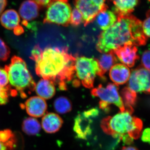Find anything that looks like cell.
<instances>
[{"mask_svg":"<svg viewBox=\"0 0 150 150\" xmlns=\"http://www.w3.org/2000/svg\"><path fill=\"white\" fill-rule=\"evenodd\" d=\"M130 75L131 71L129 68L122 64L113 65L109 73L110 79L116 85L126 83L129 81Z\"/></svg>","mask_w":150,"mask_h":150,"instance_id":"5bb4252c","label":"cell"},{"mask_svg":"<svg viewBox=\"0 0 150 150\" xmlns=\"http://www.w3.org/2000/svg\"><path fill=\"white\" fill-rule=\"evenodd\" d=\"M35 91L38 95L44 100L52 98L56 93L54 83L49 80L42 79L35 86Z\"/></svg>","mask_w":150,"mask_h":150,"instance_id":"e0dca14e","label":"cell"},{"mask_svg":"<svg viewBox=\"0 0 150 150\" xmlns=\"http://www.w3.org/2000/svg\"><path fill=\"white\" fill-rule=\"evenodd\" d=\"M16 145L15 136L11 130L0 131V150H14Z\"/></svg>","mask_w":150,"mask_h":150,"instance_id":"44dd1931","label":"cell"},{"mask_svg":"<svg viewBox=\"0 0 150 150\" xmlns=\"http://www.w3.org/2000/svg\"><path fill=\"white\" fill-rule=\"evenodd\" d=\"M75 60L68 47H46L35 61V72L58 84L61 90H67V83L75 74Z\"/></svg>","mask_w":150,"mask_h":150,"instance_id":"6da1fadb","label":"cell"},{"mask_svg":"<svg viewBox=\"0 0 150 150\" xmlns=\"http://www.w3.org/2000/svg\"><path fill=\"white\" fill-rule=\"evenodd\" d=\"M5 69L8 73L10 86L22 98L35 90L36 84L28 69L24 60L17 56H13L10 64L6 65Z\"/></svg>","mask_w":150,"mask_h":150,"instance_id":"277c9868","label":"cell"},{"mask_svg":"<svg viewBox=\"0 0 150 150\" xmlns=\"http://www.w3.org/2000/svg\"><path fill=\"white\" fill-rule=\"evenodd\" d=\"M0 21L2 25L6 29L13 30L19 25L20 18L16 11L8 10L1 16Z\"/></svg>","mask_w":150,"mask_h":150,"instance_id":"ffe728a7","label":"cell"},{"mask_svg":"<svg viewBox=\"0 0 150 150\" xmlns=\"http://www.w3.org/2000/svg\"><path fill=\"white\" fill-rule=\"evenodd\" d=\"M148 38L142 29V22L133 15L117 16L115 24L98 36L96 49L107 53L125 44L138 46L146 45Z\"/></svg>","mask_w":150,"mask_h":150,"instance_id":"7a4b0ae2","label":"cell"},{"mask_svg":"<svg viewBox=\"0 0 150 150\" xmlns=\"http://www.w3.org/2000/svg\"><path fill=\"white\" fill-rule=\"evenodd\" d=\"M40 7H48L53 1L52 0H33Z\"/></svg>","mask_w":150,"mask_h":150,"instance_id":"d6a6232c","label":"cell"},{"mask_svg":"<svg viewBox=\"0 0 150 150\" xmlns=\"http://www.w3.org/2000/svg\"><path fill=\"white\" fill-rule=\"evenodd\" d=\"M54 106L56 112L61 114L70 112L72 108V105L70 100L64 96L56 98L54 101Z\"/></svg>","mask_w":150,"mask_h":150,"instance_id":"cb8c5ba5","label":"cell"},{"mask_svg":"<svg viewBox=\"0 0 150 150\" xmlns=\"http://www.w3.org/2000/svg\"><path fill=\"white\" fill-rule=\"evenodd\" d=\"M91 94L93 96L99 98L100 101L108 105H115L121 112L125 111L122 98L118 93V87L115 84H108L105 87L102 85H99L97 87L92 90Z\"/></svg>","mask_w":150,"mask_h":150,"instance_id":"9c48e42d","label":"cell"},{"mask_svg":"<svg viewBox=\"0 0 150 150\" xmlns=\"http://www.w3.org/2000/svg\"><path fill=\"white\" fill-rule=\"evenodd\" d=\"M121 150H139L135 147L128 146H124L122 148Z\"/></svg>","mask_w":150,"mask_h":150,"instance_id":"d590c367","label":"cell"},{"mask_svg":"<svg viewBox=\"0 0 150 150\" xmlns=\"http://www.w3.org/2000/svg\"><path fill=\"white\" fill-rule=\"evenodd\" d=\"M53 1H60L62 2L67 3L68 2L69 0H53Z\"/></svg>","mask_w":150,"mask_h":150,"instance_id":"8d00e7d4","label":"cell"},{"mask_svg":"<svg viewBox=\"0 0 150 150\" xmlns=\"http://www.w3.org/2000/svg\"><path fill=\"white\" fill-rule=\"evenodd\" d=\"M121 95L125 110H127L133 113L134 106L136 104L137 100V93L127 87L124 88L121 91Z\"/></svg>","mask_w":150,"mask_h":150,"instance_id":"7402d4cb","label":"cell"},{"mask_svg":"<svg viewBox=\"0 0 150 150\" xmlns=\"http://www.w3.org/2000/svg\"><path fill=\"white\" fill-rule=\"evenodd\" d=\"M141 62L142 67L150 70V50H146L143 53Z\"/></svg>","mask_w":150,"mask_h":150,"instance_id":"f546056e","label":"cell"},{"mask_svg":"<svg viewBox=\"0 0 150 150\" xmlns=\"http://www.w3.org/2000/svg\"><path fill=\"white\" fill-rule=\"evenodd\" d=\"M149 1H150V0H149Z\"/></svg>","mask_w":150,"mask_h":150,"instance_id":"74e56055","label":"cell"},{"mask_svg":"<svg viewBox=\"0 0 150 150\" xmlns=\"http://www.w3.org/2000/svg\"><path fill=\"white\" fill-rule=\"evenodd\" d=\"M63 120L58 114L48 112L42 118L41 125L45 132L48 134H54L62 128Z\"/></svg>","mask_w":150,"mask_h":150,"instance_id":"4fadbf2b","label":"cell"},{"mask_svg":"<svg viewBox=\"0 0 150 150\" xmlns=\"http://www.w3.org/2000/svg\"><path fill=\"white\" fill-rule=\"evenodd\" d=\"M100 71L97 60L93 58L76 56L75 62L76 73L80 83L88 88L93 87L95 79Z\"/></svg>","mask_w":150,"mask_h":150,"instance_id":"5b68a950","label":"cell"},{"mask_svg":"<svg viewBox=\"0 0 150 150\" xmlns=\"http://www.w3.org/2000/svg\"><path fill=\"white\" fill-rule=\"evenodd\" d=\"M7 5V0H0V16Z\"/></svg>","mask_w":150,"mask_h":150,"instance_id":"e575fe53","label":"cell"},{"mask_svg":"<svg viewBox=\"0 0 150 150\" xmlns=\"http://www.w3.org/2000/svg\"><path fill=\"white\" fill-rule=\"evenodd\" d=\"M95 19L98 26L104 31L115 24L117 20V16L112 11L107 9L100 13Z\"/></svg>","mask_w":150,"mask_h":150,"instance_id":"ac0fdd59","label":"cell"},{"mask_svg":"<svg viewBox=\"0 0 150 150\" xmlns=\"http://www.w3.org/2000/svg\"><path fill=\"white\" fill-rule=\"evenodd\" d=\"M8 74L5 69L0 67V87H6L9 86Z\"/></svg>","mask_w":150,"mask_h":150,"instance_id":"f1b7e54d","label":"cell"},{"mask_svg":"<svg viewBox=\"0 0 150 150\" xmlns=\"http://www.w3.org/2000/svg\"><path fill=\"white\" fill-rule=\"evenodd\" d=\"M43 50L40 48L39 45H35L32 51H31V56H30V59L34 61V62L38 58V57L40 56V54L42 53Z\"/></svg>","mask_w":150,"mask_h":150,"instance_id":"4dcf8cb0","label":"cell"},{"mask_svg":"<svg viewBox=\"0 0 150 150\" xmlns=\"http://www.w3.org/2000/svg\"><path fill=\"white\" fill-rule=\"evenodd\" d=\"M112 4V11L118 16L130 14L139 4V0H108Z\"/></svg>","mask_w":150,"mask_h":150,"instance_id":"9a60e30c","label":"cell"},{"mask_svg":"<svg viewBox=\"0 0 150 150\" xmlns=\"http://www.w3.org/2000/svg\"><path fill=\"white\" fill-rule=\"evenodd\" d=\"M28 114L33 118H39L45 115L47 105L45 100L39 96H32L23 105Z\"/></svg>","mask_w":150,"mask_h":150,"instance_id":"7c38bea8","label":"cell"},{"mask_svg":"<svg viewBox=\"0 0 150 150\" xmlns=\"http://www.w3.org/2000/svg\"><path fill=\"white\" fill-rule=\"evenodd\" d=\"M40 6L33 0L25 1L20 7L19 12L23 21L33 20L38 17Z\"/></svg>","mask_w":150,"mask_h":150,"instance_id":"2e32d148","label":"cell"},{"mask_svg":"<svg viewBox=\"0 0 150 150\" xmlns=\"http://www.w3.org/2000/svg\"><path fill=\"white\" fill-rule=\"evenodd\" d=\"M142 29L146 37L150 38V10L147 13L146 18L142 22Z\"/></svg>","mask_w":150,"mask_h":150,"instance_id":"83f0119b","label":"cell"},{"mask_svg":"<svg viewBox=\"0 0 150 150\" xmlns=\"http://www.w3.org/2000/svg\"><path fill=\"white\" fill-rule=\"evenodd\" d=\"M10 49L8 46L0 38V61H6L9 57Z\"/></svg>","mask_w":150,"mask_h":150,"instance_id":"4316f807","label":"cell"},{"mask_svg":"<svg viewBox=\"0 0 150 150\" xmlns=\"http://www.w3.org/2000/svg\"><path fill=\"white\" fill-rule=\"evenodd\" d=\"M41 125L36 118L29 117L25 119L22 123L23 131L28 135H37L41 129Z\"/></svg>","mask_w":150,"mask_h":150,"instance_id":"603a6c76","label":"cell"},{"mask_svg":"<svg viewBox=\"0 0 150 150\" xmlns=\"http://www.w3.org/2000/svg\"><path fill=\"white\" fill-rule=\"evenodd\" d=\"M13 33L16 35H20L24 33L23 27L19 25L13 30Z\"/></svg>","mask_w":150,"mask_h":150,"instance_id":"836d02e7","label":"cell"},{"mask_svg":"<svg viewBox=\"0 0 150 150\" xmlns=\"http://www.w3.org/2000/svg\"><path fill=\"white\" fill-rule=\"evenodd\" d=\"M71 11V7L68 3L52 1L48 6L43 23L68 26Z\"/></svg>","mask_w":150,"mask_h":150,"instance_id":"8992f818","label":"cell"},{"mask_svg":"<svg viewBox=\"0 0 150 150\" xmlns=\"http://www.w3.org/2000/svg\"><path fill=\"white\" fill-rule=\"evenodd\" d=\"M16 95V92L11 88L9 85L6 87H0V105L6 104L10 96H15Z\"/></svg>","mask_w":150,"mask_h":150,"instance_id":"d4e9b609","label":"cell"},{"mask_svg":"<svg viewBox=\"0 0 150 150\" xmlns=\"http://www.w3.org/2000/svg\"><path fill=\"white\" fill-rule=\"evenodd\" d=\"M119 61L127 67H134L136 61L139 59L137 46L126 44L113 50Z\"/></svg>","mask_w":150,"mask_h":150,"instance_id":"8fae6325","label":"cell"},{"mask_svg":"<svg viewBox=\"0 0 150 150\" xmlns=\"http://www.w3.org/2000/svg\"><path fill=\"white\" fill-rule=\"evenodd\" d=\"M74 4L82 14L85 26L92 22L100 13L108 8L105 0H74Z\"/></svg>","mask_w":150,"mask_h":150,"instance_id":"52a82bcc","label":"cell"},{"mask_svg":"<svg viewBox=\"0 0 150 150\" xmlns=\"http://www.w3.org/2000/svg\"><path fill=\"white\" fill-rule=\"evenodd\" d=\"M143 126L141 119L133 116L132 113L126 110L105 117L100 122L101 129L105 134L121 140L128 145L141 137Z\"/></svg>","mask_w":150,"mask_h":150,"instance_id":"3957f363","label":"cell"},{"mask_svg":"<svg viewBox=\"0 0 150 150\" xmlns=\"http://www.w3.org/2000/svg\"><path fill=\"white\" fill-rule=\"evenodd\" d=\"M84 21L82 14L77 8H74L71 11L70 23L73 26H78L82 23H83Z\"/></svg>","mask_w":150,"mask_h":150,"instance_id":"484cf974","label":"cell"},{"mask_svg":"<svg viewBox=\"0 0 150 150\" xmlns=\"http://www.w3.org/2000/svg\"><path fill=\"white\" fill-rule=\"evenodd\" d=\"M97 60L100 69L98 76L102 78L103 77L105 74L117 62V58L113 51L102 54L99 59Z\"/></svg>","mask_w":150,"mask_h":150,"instance_id":"d6986e66","label":"cell"},{"mask_svg":"<svg viewBox=\"0 0 150 150\" xmlns=\"http://www.w3.org/2000/svg\"><path fill=\"white\" fill-rule=\"evenodd\" d=\"M99 114L96 108H93L80 113L75 119L74 131L78 139L86 140L91 134V125L94 118Z\"/></svg>","mask_w":150,"mask_h":150,"instance_id":"ba28073f","label":"cell"},{"mask_svg":"<svg viewBox=\"0 0 150 150\" xmlns=\"http://www.w3.org/2000/svg\"><path fill=\"white\" fill-rule=\"evenodd\" d=\"M128 87L136 93H150V70L142 66L132 71Z\"/></svg>","mask_w":150,"mask_h":150,"instance_id":"30bf717a","label":"cell"},{"mask_svg":"<svg viewBox=\"0 0 150 150\" xmlns=\"http://www.w3.org/2000/svg\"><path fill=\"white\" fill-rule=\"evenodd\" d=\"M141 137L143 142L150 144V128H146L142 131Z\"/></svg>","mask_w":150,"mask_h":150,"instance_id":"1f68e13d","label":"cell"}]
</instances>
